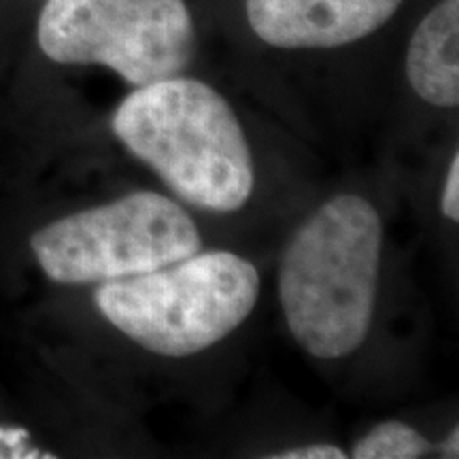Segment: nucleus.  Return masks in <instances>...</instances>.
<instances>
[{
	"label": "nucleus",
	"instance_id": "1",
	"mask_svg": "<svg viewBox=\"0 0 459 459\" xmlns=\"http://www.w3.org/2000/svg\"><path fill=\"white\" fill-rule=\"evenodd\" d=\"M381 247V217L355 194L319 206L285 247L281 307L291 334L315 358H344L368 336Z\"/></svg>",
	"mask_w": 459,
	"mask_h": 459
},
{
	"label": "nucleus",
	"instance_id": "2",
	"mask_svg": "<svg viewBox=\"0 0 459 459\" xmlns=\"http://www.w3.org/2000/svg\"><path fill=\"white\" fill-rule=\"evenodd\" d=\"M113 132L198 209L232 213L254 192V162L237 115L196 79L177 74L141 85L115 111Z\"/></svg>",
	"mask_w": 459,
	"mask_h": 459
},
{
	"label": "nucleus",
	"instance_id": "3",
	"mask_svg": "<svg viewBox=\"0 0 459 459\" xmlns=\"http://www.w3.org/2000/svg\"><path fill=\"white\" fill-rule=\"evenodd\" d=\"M260 296V274L230 251L194 254L139 277L100 283V313L147 351L186 358L238 328Z\"/></svg>",
	"mask_w": 459,
	"mask_h": 459
},
{
	"label": "nucleus",
	"instance_id": "4",
	"mask_svg": "<svg viewBox=\"0 0 459 459\" xmlns=\"http://www.w3.org/2000/svg\"><path fill=\"white\" fill-rule=\"evenodd\" d=\"M30 249L54 283L90 285L186 260L200 251V234L175 200L136 192L37 230Z\"/></svg>",
	"mask_w": 459,
	"mask_h": 459
},
{
	"label": "nucleus",
	"instance_id": "5",
	"mask_svg": "<svg viewBox=\"0 0 459 459\" xmlns=\"http://www.w3.org/2000/svg\"><path fill=\"white\" fill-rule=\"evenodd\" d=\"M39 48L57 65H100L130 85L177 77L196 45L183 0H48Z\"/></svg>",
	"mask_w": 459,
	"mask_h": 459
},
{
	"label": "nucleus",
	"instance_id": "6",
	"mask_svg": "<svg viewBox=\"0 0 459 459\" xmlns=\"http://www.w3.org/2000/svg\"><path fill=\"white\" fill-rule=\"evenodd\" d=\"M402 0H247V17L264 43L328 49L378 30Z\"/></svg>",
	"mask_w": 459,
	"mask_h": 459
},
{
	"label": "nucleus",
	"instance_id": "7",
	"mask_svg": "<svg viewBox=\"0 0 459 459\" xmlns=\"http://www.w3.org/2000/svg\"><path fill=\"white\" fill-rule=\"evenodd\" d=\"M459 0H440L412 34L406 74L412 90L434 107L459 105Z\"/></svg>",
	"mask_w": 459,
	"mask_h": 459
},
{
	"label": "nucleus",
	"instance_id": "8",
	"mask_svg": "<svg viewBox=\"0 0 459 459\" xmlns=\"http://www.w3.org/2000/svg\"><path fill=\"white\" fill-rule=\"evenodd\" d=\"M434 446L417 429L400 421L381 423L353 446L355 459H417Z\"/></svg>",
	"mask_w": 459,
	"mask_h": 459
},
{
	"label": "nucleus",
	"instance_id": "9",
	"mask_svg": "<svg viewBox=\"0 0 459 459\" xmlns=\"http://www.w3.org/2000/svg\"><path fill=\"white\" fill-rule=\"evenodd\" d=\"M0 457H54L28 446V432L17 428H0Z\"/></svg>",
	"mask_w": 459,
	"mask_h": 459
},
{
	"label": "nucleus",
	"instance_id": "10",
	"mask_svg": "<svg viewBox=\"0 0 459 459\" xmlns=\"http://www.w3.org/2000/svg\"><path fill=\"white\" fill-rule=\"evenodd\" d=\"M443 213L446 220H459V156L455 153L451 160L449 175H446L445 194H443Z\"/></svg>",
	"mask_w": 459,
	"mask_h": 459
},
{
	"label": "nucleus",
	"instance_id": "11",
	"mask_svg": "<svg viewBox=\"0 0 459 459\" xmlns=\"http://www.w3.org/2000/svg\"><path fill=\"white\" fill-rule=\"evenodd\" d=\"M274 459H344V453L341 446L334 445H308V446H298V449L281 451L271 455Z\"/></svg>",
	"mask_w": 459,
	"mask_h": 459
},
{
	"label": "nucleus",
	"instance_id": "12",
	"mask_svg": "<svg viewBox=\"0 0 459 459\" xmlns=\"http://www.w3.org/2000/svg\"><path fill=\"white\" fill-rule=\"evenodd\" d=\"M457 440H459V432H457V428H453V432H451L449 436H446L445 443L440 445V451H443V457H457V455H459Z\"/></svg>",
	"mask_w": 459,
	"mask_h": 459
}]
</instances>
